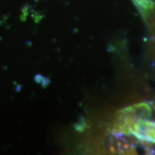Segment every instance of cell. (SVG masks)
Returning <instances> with one entry per match:
<instances>
[{
    "instance_id": "1",
    "label": "cell",
    "mask_w": 155,
    "mask_h": 155,
    "mask_svg": "<svg viewBox=\"0 0 155 155\" xmlns=\"http://www.w3.org/2000/svg\"><path fill=\"white\" fill-rule=\"evenodd\" d=\"M155 106L150 103L141 102L118 111L111 121V131L130 136L131 127L139 119H152Z\"/></svg>"
},
{
    "instance_id": "2",
    "label": "cell",
    "mask_w": 155,
    "mask_h": 155,
    "mask_svg": "<svg viewBox=\"0 0 155 155\" xmlns=\"http://www.w3.org/2000/svg\"><path fill=\"white\" fill-rule=\"evenodd\" d=\"M114 133V132H113ZM96 152L108 154H137V145L133 139L129 135L119 133L111 134L98 144Z\"/></svg>"
},
{
    "instance_id": "3",
    "label": "cell",
    "mask_w": 155,
    "mask_h": 155,
    "mask_svg": "<svg viewBox=\"0 0 155 155\" xmlns=\"http://www.w3.org/2000/svg\"><path fill=\"white\" fill-rule=\"evenodd\" d=\"M130 135L144 143L155 144V119H139L131 129Z\"/></svg>"
},
{
    "instance_id": "4",
    "label": "cell",
    "mask_w": 155,
    "mask_h": 155,
    "mask_svg": "<svg viewBox=\"0 0 155 155\" xmlns=\"http://www.w3.org/2000/svg\"><path fill=\"white\" fill-rule=\"evenodd\" d=\"M145 19L155 9V0H131Z\"/></svg>"
},
{
    "instance_id": "5",
    "label": "cell",
    "mask_w": 155,
    "mask_h": 155,
    "mask_svg": "<svg viewBox=\"0 0 155 155\" xmlns=\"http://www.w3.org/2000/svg\"><path fill=\"white\" fill-rule=\"evenodd\" d=\"M146 19L150 27L151 39H152V46H151L152 54L155 56V9L147 16Z\"/></svg>"
}]
</instances>
